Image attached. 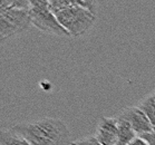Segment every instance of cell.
Masks as SVG:
<instances>
[{
    "mask_svg": "<svg viewBox=\"0 0 155 145\" xmlns=\"http://www.w3.org/2000/svg\"><path fill=\"white\" fill-rule=\"evenodd\" d=\"M115 118H116L117 128H118V144L117 145H128L138 135L126 120L120 116H115Z\"/></svg>",
    "mask_w": 155,
    "mask_h": 145,
    "instance_id": "7",
    "label": "cell"
},
{
    "mask_svg": "<svg viewBox=\"0 0 155 145\" xmlns=\"http://www.w3.org/2000/svg\"><path fill=\"white\" fill-rule=\"evenodd\" d=\"M31 25L39 30L50 35L66 37L69 36L60 25L56 15L51 9L49 0H28Z\"/></svg>",
    "mask_w": 155,
    "mask_h": 145,
    "instance_id": "3",
    "label": "cell"
},
{
    "mask_svg": "<svg viewBox=\"0 0 155 145\" xmlns=\"http://www.w3.org/2000/svg\"><path fill=\"white\" fill-rule=\"evenodd\" d=\"M71 145H102L97 141V138L95 136H88V137L79 138L76 141L71 142Z\"/></svg>",
    "mask_w": 155,
    "mask_h": 145,
    "instance_id": "12",
    "label": "cell"
},
{
    "mask_svg": "<svg viewBox=\"0 0 155 145\" xmlns=\"http://www.w3.org/2000/svg\"><path fill=\"white\" fill-rule=\"evenodd\" d=\"M58 21L73 37L85 35L96 21L95 11L84 6L65 8L55 12Z\"/></svg>",
    "mask_w": 155,
    "mask_h": 145,
    "instance_id": "2",
    "label": "cell"
},
{
    "mask_svg": "<svg viewBox=\"0 0 155 145\" xmlns=\"http://www.w3.org/2000/svg\"><path fill=\"white\" fill-rule=\"evenodd\" d=\"M153 96H154V98H155V91H154V93H153Z\"/></svg>",
    "mask_w": 155,
    "mask_h": 145,
    "instance_id": "16",
    "label": "cell"
},
{
    "mask_svg": "<svg viewBox=\"0 0 155 145\" xmlns=\"http://www.w3.org/2000/svg\"><path fill=\"white\" fill-rule=\"evenodd\" d=\"M9 8H24L29 9L28 0H0V11Z\"/></svg>",
    "mask_w": 155,
    "mask_h": 145,
    "instance_id": "11",
    "label": "cell"
},
{
    "mask_svg": "<svg viewBox=\"0 0 155 145\" xmlns=\"http://www.w3.org/2000/svg\"><path fill=\"white\" fill-rule=\"evenodd\" d=\"M25 138L30 145H71V131L59 118L46 117L42 120L21 123L10 127Z\"/></svg>",
    "mask_w": 155,
    "mask_h": 145,
    "instance_id": "1",
    "label": "cell"
},
{
    "mask_svg": "<svg viewBox=\"0 0 155 145\" xmlns=\"http://www.w3.org/2000/svg\"><path fill=\"white\" fill-rule=\"evenodd\" d=\"M0 145H30L25 138L15 133L11 128H4L0 135Z\"/></svg>",
    "mask_w": 155,
    "mask_h": 145,
    "instance_id": "8",
    "label": "cell"
},
{
    "mask_svg": "<svg viewBox=\"0 0 155 145\" xmlns=\"http://www.w3.org/2000/svg\"><path fill=\"white\" fill-rule=\"evenodd\" d=\"M117 116L126 120L132 125V127L134 128V131L138 136L150 133L155 128L151 123V120L146 116V114L138 106H130L124 108L123 110H120V113Z\"/></svg>",
    "mask_w": 155,
    "mask_h": 145,
    "instance_id": "5",
    "label": "cell"
},
{
    "mask_svg": "<svg viewBox=\"0 0 155 145\" xmlns=\"http://www.w3.org/2000/svg\"><path fill=\"white\" fill-rule=\"evenodd\" d=\"M137 106L146 114L148 120H151V123L155 127V98L153 94L146 96L144 99H142Z\"/></svg>",
    "mask_w": 155,
    "mask_h": 145,
    "instance_id": "9",
    "label": "cell"
},
{
    "mask_svg": "<svg viewBox=\"0 0 155 145\" xmlns=\"http://www.w3.org/2000/svg\"><path fill=\"white\" fill-rule=\"evenodd\" d=\"M102 145L118 144V128L115 117H102L94 135Z\"/></svg>",
    "mask_w": 155,
    "mask_h": 145,
    "instance_id": "6",
    "label": "cell"
},
{
    "mask_svg": "<svg viewBox=\"0 0 155 145\" xmlns=\"http://www.w3.org/2000/svg\"><path fill=\"white\" fill-rule=\"evenodd\" d=\"M49 2H50V6H51V9L54 10V12H57V11L61 10V9H65V8L75 7V6H84V7L91 8L86 2H84L83 0H49ZM91 9H92V8H91ZM92 10H94V9H92Z\"/></svg>",
    "mask_w": 155,
    "mask_h": 145,
    "instance_id": "10",
    "label": "cell"
},
{
    "mask_svg": "<svg viewBox=\"0 0 155 145\" xmlns=\"http://www.w3.org/2000/svg\"><path fill=\"white\" fill-rule=\"evenodd\" d=\"M31 18L29 9L24 8H9L0 11V39L19 35L30 27Z\"/></svg>",
    "mask_w": 155,
    "mask_h": 145,
    "instance_id": "4",
    "label": "cell"
},
{
    "mask_svg": "<svg viewBox=\"0 0 155 145\" xmlns=\"http://www.w3.org/2000/svg\"><path fill=\"white\" fill-rule=\"evenodd\" d=\"M83 1H84V2H86V4H87L91 8H92V9H94V10H95V7H94L95 0H83Z\"/></svg>",
    "mask_w": 155,
    "mask_h": 145,
    "instance_id": "15",
    "label": "cell"
},
{
    "mask_svg": "<svg viewBox=\"0 0 155 145\" xmlns=\"http://www.w3.org/2000/svg\"><path fill=\"white\" fill-rule=\"evenodd\" d=\"M128 145H148L147 142L145 141L144 138H142L141 136H137L133 142H130Z\"/></svg>",
    "mask_w": 155,
    "mask_h": 145,
    "instance_id": "14",
    "label": "cell"
},
{
    "mask_svg": "<svg viewBox=\"0 0 155 145\" xmlns=\"http://www.w3.org/2000/svg\"><path fill=\"white\" fill-rule=\"evenodd\" d=\"M142 138H144L145 141L147 142L148 145H155V128L150 133H146V134L142 135Z\"/></svg>",
    "mask_w": 155,
    "mask_h": 145,
    "instance_id": "13",
    "label": "cell"
}]
</instances>
